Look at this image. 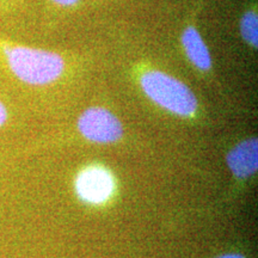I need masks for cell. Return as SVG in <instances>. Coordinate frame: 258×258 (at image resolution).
I'll return each mask as SVG.
<instances>
[{
    "label": "cell",
    "instance_id": "obj_1",
    "mask_svg": "<svg viewBox=\"0 0 258 258\" xmlns=\"http://www.w3.org/2000/svg\"><path fill=\"white\" fill-rule=\"evenodd\" d=\"M5 55L12 72L30 85H47L62 74L64 61L59 54L29 47H10Z\"/></svg>",
    "mask_w": 258,
    "mask_h": 258
},
{
    "label": "cell",
    "instance_id": "obj_2",
    "mask_svg": "<svg viewBox=\"0 0 258 258\" xmlns=\"http://www.w3.org/2000/svg\"><path fill=\"white\" fill-rule=\"evenodd\" d=\"M141 88L148 98L173 114L191 116L198 110V99L188 86L160 71H148L141 77Z\"/></svg>",
    "mask_w": 258,
    "mask_h": 258
},
{
    "label": "cell",
    "instance_id": "obj_3",
    "mask_svg": "<svg viewBox=\"0 0 258 258\" xmlns=\"http://www.w3.org/2000/svg\"><path fill=\"white\" fill-rule=\"evenodd\" d=\"M78 128L84 138L98 144H111L120 140L123 129L118 118L104 108L93 106L80 116Z\"/></svg>",
    "mask_w": 258,
    "mask_h": 258
},
{
    "label": "cell",
    "instance_id": "obj_4",
    "mask_svg": "<svg viewBox=\"0 0 258 258\" xmlns=\"http://www.w3.org/2000/svg\"><path fill=\"white\" fill-rule=\"evenodd\" d=\"M115 189L114 178L104 167L90 166L77 177L76 190L84 202L101 205L111 198Z\"/></svg>",
    "mask_w": 258,
    "mask_h": 258
},
{
    "label": "cell",
    "instance_id": "obj_5",
    "mask_svg": "<svg viewBox=\"0 0 258 258\" xmlns=\"http://www.w3.org/2000/svg\"><path fill=\"white\" fill-rule=\"evenodd\" d=\"M227 164L232 172L239 178L252 176L258 166L257 139L245 140L232 148L227 156Z\"/></svg>",
    "mask_w": 258,
    "mask_h": 258
},
{
    "label": "cell",
    "instance_id": "obj_6",
    "mask_svg": "<svg viewBox=\"0 0 258 258\" xmlns=\"http://www.w3.org/2000/svg\"><path fill=\"white\" fill-rule=\"evenodd\" d=\"M182 43L189 60L202 71H207L212 66L211 54L203 42L200 32L194 27H188L182 35Z\"/></svg>",
    "mask_w": 258,
    "mask_h": 258
},
{
    "label": "cell",
    "instance_id": "obj_7",
    "mask_svg": "<svg viewBox=\"0 0 258 258\" xmlns=\"http://www.w3.org/2000/svg\"><path fill=\"white\" fill-rule=\"evenodd\" d=\"M241 36L250 46L257 47L258 44V18L253 11L246 12L240 22Z\"/></svg>",
    "mask_w": 258,
    "mask_h": 258
},
{
    "label": "cell",
    "instance_id": "obj_8",
    "mask_svg": "<svg viewBox=\"0 0 258 258\" xmlns=\"http://www.w3.org/2000/svg\"><path fill=\"white\" fill-rule=\"evenodd\" d=\"M8 120V111H6L5 105L0 102V127Z\"/></svg>",
    "mask_w": 258,
    "mask_h": 258
},
{
    "label": "cell",
    "instance_id": "obj_9",
    "mask_svg": "<svg viewBox=\"0 0 258 258\" xmlns=\"http://www.w3.org/2000/svg\"><path fill=\"white\" fill-rule=\"evenodd\" d=\"M54 3H56V4L59 5H63V6H70V5H73L76 4L78 0H53Z\"/></svg>",
    "mask_w": 258,
    "mask_h": 258
},
{
    "label": "cell",
    "instance_id": "obj_10",
    "mask_svg": "<svg viewBox=\"0 0 258 258\" xmlns=\"http://www.w3.org/2000/svg\"><path fill=\"white\" fill-rule=\"evenodd\" d=\"M218 258H245V257L238 253H230V254H224V256H220Z\"/></svg>",
    "mask_w": 258,
    "mask_h": 258
}]
</instances>
